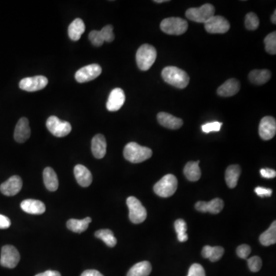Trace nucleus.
<instances>
[{
	"instance_id": "5701e85b",
	"label": "nucleus",
	"mask_w": 276,
	"mask_h": 276,
	"mask_svg": "<svg viewBox=\"0 0 276 276\" xmlns=\"http://www.w3.org/2000/svg\"><path fill=\"white\" fill-rule=\"evenodd\" d=\"M240 174H241V168L237 164L230 166L226 169L225 179L227 186L230 188L233 189L237 186Z\"/></svg>"
},
{
	"instance_id": "6ab92c4d",
	"label": "nucleus",
	"mask_w": 276,
	"mask_h": 276,
	"mask_svg": "<svg viewBox=\"0 0 276 276\" xmlns=\"http://www.w3.org/2000/svg\"><path fill=\"white\" fill-rule=\"evenodd\" d=\"M92 151L94 157L97 159H102L107 152V142L103 135H97L92 138Z\"/></svg>"
},
{
	"instance_id": "473e14b6",
	"label": "nucleus",
	"mask_w": 276,
	"mask_h": 276,
	"mask_svg": "<svg viewBox=\"0 0 276 276\" xmlns=\"http://www.w3.org/2000/svg\"><path fill=\"white\" fill-rule=\"evenodd\" d=\"M175 230L177 233V239L179 242H183L188 240V235L186 234L187 225L183 219H179L174 223Z\"/></svg>"
},
{
	"instance_id": "b1692460",
	"label": "nucleus",
	"mask_w": 276,
	"mask_h": 276,
	"mask_svg": "<svg viewBox=\"0 0 276 276\" xmlns=\"http://www.w3.org/2000/svg\"><path fill=\"white\" fill-rule=\"evenodd\" d=\"M43 180L45 186L49 191H56L59 188V179L52 168H46L44 170Z\"/></svg>"
},
{
	"instance_id": "20e7f679",
	"label": "nucleus",
	"mask_w": 276,
	"mask_h": 276,
	"mask_svg": "<svg viewBox=\"0 0 276 276\" xmlns=\"http://www.w3.org/2000/svg\"><path fill=\"white\" fill-rule=\"evenodd\" d=\"M177 179L172 174H167L160 179L154 186V193L164 198L171 197L177 189Z\"/></svg>"
},
{
	"instance_id": "1a4fd4ad",
	"label": "nucleus",
	"mask_w": 276,
	"mask_h": 276,
	"mask_svg": "<svg viewBox=\"0 0 276 276\" xmlns=\"http://www.w3.org/2000/svg\"><path fill=\"white\" fill-rule=\"evenodd\" d=\"M20 260V255L16 247L13 245H4L1 251L0 265L8 269L16 267Z\"/></svg>"
},
{
	"instance_id": "f704fd0d",
	"label": "nucleus",
	"mask_w": 276,
	"mask_h": 276,
	"mask_svg": "<svg viewBox=\"0 0 276 276\" xmlns=\"http://www.w3.org/2000/svg\"><path fill=\"white\" fill-rule=\"evenodd\" d=\"M245 25L247 30H257L259 26V19L253 12H249L245 16Z\"/></svg>"
},
{
	"instance_id": "79ce46f5",
	"label": "nucleus",
	"mask_w": 276,
	"mask_h": 276,
	"mask_svg": "<svg viewBox=\"0 0 276 276\" xmlns=\"http://www.w3.org/2000/svg\"><path fill=\"white\" fill-rule=\"evenodd\" d=\"M255 193L260 197H271L273 194V190L271 189L258 186L255 189Z\"/></svg>"
},
{
	"instance_id": "de8ad7c7",
	"label": "nucleus",
	"mask_w": 276,
	"mask_h": 276,
	"mask_svg": "<svg viewBox=\"0 0 276 276\" xmlns=\"http://www.w3.org/2000/svg\"><path fill=\"white\" fill-rule=\"evenodd\" d=\"M272 23L273 24H276V10L274 11V13H273V16H272L271 18Z\"/></svg>"
},
{
	"instance_id": "c756f323",
	"label": "nucleus",
	"mask_w": 276,
	"mask_h": 276,
	"mask_svg": "<svg viewBox=\"0 0 276 276\" xmlns=\"http://www.w3.org/2000/svg\"><path fill=\"white\" fill-rule=\"evenodd\" d=\"M271 72L267 69L253 70L248 74V78L255 85H264L271 78Z\"/></svg>"
},
{
	"instance_id": "f3484780",
	"label": "nucleus",
	"mask_w": 276,
	"mask_h": 276,
	"mask_svg": "<svg viewBox=\"0 0 276 276\" xmlns=\"http://www.w3.org/2000/svg\"><path fill=\"white\" fill-rule=\"evenodd\" d=\"M224 203L219 198L213 199L210 202L199 201L196 204L195 208L199 212H209L212 214H218L223 210Z\"/></svg>"
},
{
	"instance_id": "a19ab883",
	"label": "nucleus",
	"mask_w": 276,
	"mask_h": 276,
	"mask_svg": "<svg viewBox=\"0 0 276 276\" xmlns=\"http://www.w3.org/2000/svg\"><path fill=\"white\" fill-rule=\"evenodd\" d=\"M251 247L246 244H242L237 248V253L241 259H246L251 253Z\"/></svg>"
},
{
	"instance_id": "7c9ffc66",
	"label": "nucleus",
	"mask_w": 276,
	"mask_h": 276,
	"mask_svg": "<svg viewBox=\"0 0 276 276\" xmlns=\"http://www.w3.org/2000/svg\"><path fill=\"white\" fill-rule=\"evenodd\" d=\"M259 241L265 246L274 245L276 242V222L274 221L266 231L261 234Z\"/></svg>"
},
{
	"instance_id": "c9c22d12",
	"label": "nucleus",
	"mask_w": 276,
	"mask_h": 276,
	"mask_svg": "<svg viewBox=\"0 0 276 276\" xmlns=\"http://www.w3.org/2000/svg\"><path fill=\"white\" fill-rule=\"evenodd\" d=\"M247 262H248V268L252 273H257L262 268V261L259 256L251 257L250 259H248Z\"/></svg>"
},
{
	"instance_id": "4468645a",
	"label": "nucleus",
	"mask_w": 276,
	"mask_h": 276,
	"mask_svg": "<svg viewBox=\"0 0 276 276\" xmlns=\"http://www.w3.org/2000/svg\"><path fill=\"white\" fill-rule=\"evenodd\" d=\"M22 187H23V180L20 176L15 175L11 176L9 179H7L6 181L1 184L0 191L7 197H12L18 194L22 190Z\"/></svg>"
},
{
	"instance_id": "a211bd4d",
	"label": "nucleus",
	"mask_w": 276,
	"mask_h": 276,
	"mask_svg": "<svg viewBox=\"0 0 276 276\" xmlns=\"http://www.w3.org/2000/svg\"><path fill=\"white\" fill-rule=\"evenodd\" d=\"M157 121L164 128L172 130L179 129L183 124V120L166 112L159 113L157 114Z\"/></svg>"
},
{
	"instance_id": "aec40b11",
	"label": "nucleus",
	"mask_w": 276,
	"mask_h": 276,
	"mask_svg": "<svg viewBox=\"0 0 276 276\" xmlns=\"http://www.w3.org/2000/svg\"><path fill=\"white\" fill-rule=\"evenodd\" d=\"M74 176H75L77 182L80 186L82 187H88L92 183V172L89 170L81 164L76 165L74 168Z\"/></svg>"
},
{
	"instance_id": "09e8293b",
	"label": "nucleus",
	"mask_w": 276,
	"mask_h": 276,
	"mask_svg": "<svg viewBox=\"0 0 276 276\" xmlns=\"http://www.w3.org/2000/svg\"><path fill=\"white\" fill-rule=\"evenodd\" d=\"M154 2L156 3H163V2H169V1L168 0H155Z\"/></svg>"
},
{
	"instance_id": "412c9836",
	"label": "nucleus",
	"mask_w": 276,
	"mask_h": 276,
	"mask_svg": "<svg viewBox=\"0 0 276 276\" xmlns=\"http://www.w3.org/2000/svg\"><path fill=\"white\" fill-rule=\"evenodd\" d=\"M21 208L27 213L40 215L45 212V205L40 200L28 199L21 203Z\"/></svg>"
},
{
	"instance_id": "a878e982",
	"label": "nucleus",
	"mask_w": 276,
	"mask_h": 276,
	"mask_svg": "<svg viewBox=\"0 0 276 276\" xmlns=\"http://www.w3.org/2000/svg\"><path fill=\"white\" fill-rule=\"evenodd\" d=\"M200 161L193 162L190 161L185 166L183 169V173L186 179L192 182H196L201 177V171H200V167H199Z\"/></svg>"
},
{
	"instance_id": "c03bdc74",
	"label": "nucleus",
	"mask_w": 276,
	"mask_h": 276,
	"mask_svg": "<svg viewBox=\"0 0 276 276\" xmlns=\"http://www.w3.org/2000/svg\"><path fill=\"white\" fill-rule=\"evenodd\" d=\"M11 221L7 216H3L0 214V229L1 230H5L10 227Z\"/></svg>"
},
{
	"instance_id": "e433bc0d",
	"label": "nucleus",
	"mask_w": 276,
	"mask_h": 276,
	"mask_svg": "<svg viewBox=\"0 0 276 276\" xmlns=\"http://www.w3.org/2000/svg\"><path fill=\"white\" fill-rule=\"evenodd\" d=\"M100 33L104 41H107V42H111V41H114V34L113 33V26L111 25H107V26H104L101 30Z\"/></svg>"
},
{
	"instance_id": "2eb2a0df",
	"label": "nucleus",
	"mask_w": 276,
	"mask_h": 276,
	"mask_svg": "<svg viewBox=\"0 0 276 276\" xmlns=\"http://www.w3.org/2000/svg\"><path fill=\"white\" fill-rule=\"evenodd\" d=\"M125 102V94L121 88H114L111 91L107 99V107L109 111H117L124 105Z\"/></svg>"
},
{
	"instance_id": "cd10ccee",
	"label": "nucleus",
	"mask_w": 276,
	"mask_h": 276,
	"mask_svg": "<svg viewBox=\"0 0 276 276\" xmlns=\"http://www.w3.org/2000/svg\"><path fill=\"white\" fill-rule=\"evenodd\" d=\"M152 271V266L147 261L138 262L132 266L127 276H148Z\"/></svg>"
},
{
	"instance_id": "6e6552de",
	"label": "nucleus",
	"mask_w": 276,
	"mask_h": 276,
	"mask_svg": "<svg viewBox=\"0 0 276 276\" xmlns=\"http://www.w3.org/2000/svg\"><path fill=\"white\" fill-rule=\"evenodd\" d=\"M46 127L49 132L57 138L67 136L71 131V124L68 121H62L56 116L48 117Z\"/></svg>"
},
{
	"instance_id": "a18cd8bd",
	"label": "nucleus",
	"mask_w": 276,
	"mask_h": 276,
	"mask_svg": "<svg viewBox=\"0 0 276 276\" xmlns=\"http://www.w3.org/2000/svg\"><path fill=\"white\" fill-rule=\"evenodd\" d=\"M81 276H104L100 272L97 271L95 269H89L84 272Z\"/></svg>"
},
{
	"instance_id": "f03ea898",
	"label": "nucleus",
	"mask_w": 276,
	"mask_h": 276,
	"mask_svg": "<svg viewBox=\"0 0 276 276\" xmlns=\"http://www.w3.org/2000/svg\"><path fill=\"white\" fill-rule=\"evenodd\" d=\"M152 154L151 149L140 146L135 142L128 143L124 149V158L133 164L147 161L151 157Z\"/></svg>"
},
{
	"instance_id": "423d86ee",
	"label": "nucleus",
	"mask_w": 276,
	"mask_h": 276,
	"mask_svg": "<svg viewBox=\"0 0 276 276\" xmlns=\"http://www.w3.org/2000/svg\"><path fill=\"white\" fill-rule=\"evenodd\" d=\"M215 14V8L212 4L206 3L199 8H190L186 12V16L196 23H205Z\"/></svg>"
},
{
	"instance_id": "4be33fe9",
	"label": "nucleus",
	"mask_w": 276,
	"mask_h": 276,
	"mask_svg": "<svg viewBox=\"0 0 276 276\" xmlns=\"http://www.w3.org/2000/svg\"><path fill=\"white\" fill-rule=\"evenodd\" d=\"M240 89V81L235 78H231L218 88L217 94L221 97H232L237 95Z\"/></svg>"
},
{
	"instance_id": "9d476101",
	"label": "nucleus",
	"mask_w": 276,
	"mask_h": 276,
	"mask_svg": "<svg viewBox=\"0 0 276 276\" xmlns=\"http://www.w3.org/2000/svg\"><path fill=\"white\" fill-rule=\"evenodd\" d=\"M48 78L45 76H34V77H29L21 80L19 82V88L26 92H37L45 88L48 85Z\"/></svg>"
},
{
	"instance_id": "9b49d317",
	"label": "nucleus",
	"mask_w": 276,
	"mask_h": 276,
	"mask_svg": "<svg viewBox=\"0 0 276 276\" xmlns=\"http://www.w3.org/2000/svg\"><path fill=\"white\" fill-rule=\"evenodd\" d=\"M205 25V30L212 34H223L230 30V24L227 19L221 16H213Z\"/></svg>"
},
{
	"instance_id": "ddd939ff",
	"label": "nucleus",
	"mask_w": 276,
	"mask_h": 276,
	"mask_svg": "<svg viewBox=\"0 0 276 276\" xmlns=\"http://www.w3.org/2000/svg\"><path fill=\"white\" fill-rule=\"evenodd\" d=\"M276 133V121L271 116H266L261 120L259 134L262 140H271Z\"/></svg>"
},
{
	"instance_id": "58836bf2",
	"label": "nucleus",
	"mask_w": 276,
	"mask_h": 276,
	"mask_svg": "<svg viewBox=\"0 0 276 276\" xmlns=\"http://www.w3.org/2000/svg\"><path fill=\"white\" fill-rule=\"evenodd\" d=\"M223 125V123L219 122V121H214V122L207 123L202 126V131L204 133L208 134L212 132V131H220L221 127Z\"/></svg>"
},
{
	"instance_id": "393cba45",
	"label": "nucleus",
	"mask_w": 276,
	"mask_h": 276,
	"mask_svg": "<svg viewBox=\"0 0 276 276\" xmlns=\"http://www.w3.org/2000/svg\"><path fill=\"white\" fill-rule=\"evenodd\" d=\"M85 31V25L82 19H75L69 26V36L72 41H78Z\"/></svg>"
},
{
	"instance_id": "2f4dec72",
	"label": "nucleus",
	"mask_w": 276,
	"mask_h": 276,
	"mask_svg": "<svg viewBox=\"0 0 276 276\" xmlns=\"http://www.w3.org/2000/svg\"><path fill=\"white\" fill-rule=\"evenodd\" d=\"M95 237L100 239L109 247H114L117 244V239L110 230H100L95 233Z\"/></svg>"
},
{
	"instance_id": "49530a36",
	"label": "nucleus",
	"mask_w": 276,
	"mask_h": 276,
	"mask_svg": "<svg viewBox=\"0 0 276 276\" xmlns=\"http://www.w3.org/2000/svg\"><path fill=\"white\" fill-rule=\"evenodd\" d=\"M35 276H62L60 273L57 271H52V270H48L45 273H39Z\"/></svg>"
},
{
	"instance_id": "c85d7f7f",
	"label": "nucleus",
	"mask_w": 276,
	"mask_h": 276,
	"mask_svg": "<svg viewBox=\"0 0 276 276\" xmlns=\"http://www.w3.org/2000/svg\"><path fill=\"white\" fill-rule=\"evenodd\" d=\"M90 223H92V218L86 217L83 219H71L67 222V227L69 230L74 233H81L88 229Z\"/></svg>"
},
{
	"instance_id": "dca6fc26",
	"label": "nucleus",
	"mask_w": 276,
	"mask_h": 276,
	"mask_svg": "<svg viewBox=\"0 0 276 276\" xmlns=\"http://www.w3.org/2000/svg\"><path fill=\"white\" fill-rule=\"evenodd\" d=\"M31 129L30 122L26 117H22L18 121L14 132V138L18 143H24L30 138Z\"/></svg>"
},
{
	"instance_id": "4c0bfd02",
	"label": "nucleus",
	"mask_w": 276,
	"mask_h": 276,
	"mask_svg": "<svg viewBox=\"0 0 276 276\" xmlns=\"http://www.w3.org/2000/svg\"><path fill=\"white\" fill-rule=\"evenodd\" d=\"M89 40L92 42V45L94 46L100 47L103 45L104 41L103 38H102V34H101L100 31H97V30H94V31L91 32L89 33Z\"/></svg>"
},
{
	"instance_id": "f257e3e1",
	"label": "nucleus",
	"mask_w": 276,
	"mask_h": 276,
	"mask_svg": "<svg viewBox=\"0 0 276 276\" xmlns=\"http://www.w3.org/2000/svg\"><path fill=\"white\" fill-rule=\"evenodd\" d=\"M163 79L166 82L180 89H183L188 85L190 77L186 71L175 66H168L163 69Z\"/></svg>"
},
{
	"instance_id": "ea45409f",
	"label": "nucleus",
	"mask_w": 276,
	"mask_h": 276,
	"mask_svg": "<svg viewBox=\"0 0 276 276\" xmlns=\"http://www.w3.org/2000/svg\"><path fill=\"white\" fill-rule=\"evenodd\" d=\"M187 276H206L205 270L201 265L195 263L190 266Z\"/></svg>"
},
{
	"instance_id": "72a5a7b5",
	"label": "nucleus",
	"mask_w": 276,
	"mask_h": 276,
	"mask_svg": "<svg viewBox=\"0 0 276 276\" xmlns=\"http://www.w3.org/2000/svg\"><path fill=\"white\" fill-rule=\"evenodd\" d=\"M265 48L268 53L271 55H276V33H270L268 34L267 36L265 38Z\"/></svg>"
},
{
	"instance_id": "37998d69",
	"label": "nucleus",
	"mask_w": 276,
	"mask_h": 276,
	"mask_svg": "<svg viewBox=\"0 0 276 276\" xmlns=\"http://www.w3.org/2000/svg\"><path fill=\"white\" fill-rule=\"evenodd\" d=\"M260 173L262 177L267 178V179H272L275 178L276 176V171L269 168H265V169L260 170Z\"/></svg>"
},
{
	"instance_id": "7ed1b4c3",
	"label": "nucleus",
	"mask_w": 276,
	"mask_h": 276,
	"mask_svg": "<svg viewBox=\"0 0 276 276\" xmlns=\"http://www.w3.org/2000/svg\"><path fill=\"white\" fill-rule=\"evenodd\" d=\"M157 50L154 46L144 44L138 48L136 54L137 65L141 71H147L157 59Z\"/></svg>"
},
{
	"instance_id": "39448f33",
	"label": "nucleus",
	"mask_w": 276,
	"mask_h": 276,
	"mask_svg": "<svg viewBox=\"0 0 276 276\" xmlns=\"http://www.w3.org/2000/svg\"><path fill=\"white\" fill-rule=\"evenodd\" d=\"M188 23L179 17H171L164 19L161 23V30L166 34L179 35L186 33Z\"/></svg>"
},
{
	"instance_id": "0eeeda50",
	"label": "nucleus",
	"mask_w": 276,
	"mask_h": 276,
	"mask_svg": "<svg viewBox=\"0 0 276 276\" xmlns=\"http://www.w3.org/2000/svg\"><path fill=\"white\" fill-rule=\"evenodd\" d=\"M127 205L129 209V219L135 224H140L147 218V210L142 205L140 200L136 197H130L127 200Z\"/></svg>"
},
{
	"instance_id": "bb28decb",
	"label": "nucleus",
	"mask_w": 276,
	"mask_h": 276,
	"mask_svg": "<svg viewBox=\"0 0 276 276\" xmlns=\"http://www.w3.org/2000/svg\"><path fill=\"white\" fill-rule=\"evenodd\" d=\"M224 252V248L223 247L206 245L203 248L202 255L203 257L209 259L210 262H215L223 257Z\"/></svg>"
},
{
	"instance_id": "f8f14e48",
	"label": "nucleus",
	"mask_w": 276,
	"mask_h": 276,
	"mask_svg": "<svg viewBox=\"0 0 276 276\" xmlns=\"http://www.w3.org/2000/svg\"><path fill=\"white\" fill-rule=\"evenodd\" d=\"M102 69L99 65L92 64L81 68L75 73L76 81L79 83L88 82L98 78L102 74Z\"/></svg>"
}]
</instances>
